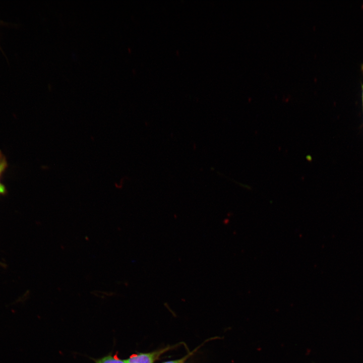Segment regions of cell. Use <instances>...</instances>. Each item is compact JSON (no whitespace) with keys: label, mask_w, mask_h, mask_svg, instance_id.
<instances>
[{"label":"cell","mask_w":363,"mask_h":363,"mask_svg":"<svg viewBox=\"0 0 363 363\" xmlns=\"http://www.w3.org/2000/svg\"><path fill=\"white\" fill-rule=\"evenodd\" d=\"M6 162L5 158L0 153V175L6 166ZM5 192L4 186L0 183V194H4Z\"/></svg>","instance_id":"3957f363"},{"label":"cell","mask_w":363,"mask_h":363,"mask_svg":"<svg viewBox=\"0 0 363 363\" xmlns=\"http://www.w3.org/2000/svg\"><path fill=\"white\" fill-rule=\"evenodd\" d=\"M180 343L168 346L152 352L133 354L129 358L124 360L126 363H154L162 354L176 347Z\"/></svg>","instance_id":"6da1fadb"},{"label":"cell","mask_w":363,"mask_h":363,"mask_svg":"<svg viewBox=\"0 0 363 363\" xmlns=\"http://www.w3.org/2000/svg\"><path fill=\"white\" fill-rule=\"evenodd\" d=\"M5 23L4 22L0 21V25Z\"/></svg>","instance_id":"8992f818"},{"label":"cell","mask_w":363,"mask_h":363,"mask_svg":"<svg viewBox=\"0 0 363 363\" xmlns=\"http://www.w3.org/2000/svg\"><path fill=\"white\" fill-rule=\"evenodd\" d=\"M197 349H198V348H196L195 350L190 352L189 353L187 354L186 356H185L184 357H183L180 359L172 360H169V361H164L162 363H185L186 360L189 357H190V356H191Z\"/></svg>","instance_id":"277c9868"},{"label":"cell","mask_w":363,"mask_h":363,"mask_svg":"<svg viewBox=\"0 0 363 363\" xmlns=\"http://www.w3.org/2000/svg\"><path fill=\"white\" fill-rule=\"evenodd\" d=\"M96 363H126L124 360H121L116 356L108 355L105 356L96 361Z\"/></svg>","instance_id":"7a4b0ae2"},{"label":"cell","mask_w":363,"mask_h":363,"mask_svg":"<svg viewBox=\"0 0 363 363\" xmlns=\"http://www.w3.org/2000/svg\"><path fill=\"white\" fill-rule=\"evenodd\" d=\"M362 70L363 73V65H362ZM362 107H363V84L362 85Z\"/></svg>","instance_id":"5b68a950"}]
</instances>
